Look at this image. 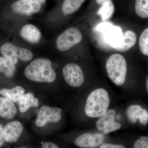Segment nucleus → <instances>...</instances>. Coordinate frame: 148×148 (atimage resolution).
<instances>
[{
	"instance_id": "f257e3e1",
	"label": "nucleus",
	"mask_w": 148,
	"mask_h": 148,
	"mask_svg": "<svg viewBox=\"0 0 148 148\" xmlns=\"http://www.w3.org/2000/svg\"><path fill=\"white\" fill-rule=\"evenodd\" d=\"M85 0H62L41 17L40 21L45 28L53 32L58 29L61 18L75 13ZM60 1V2H61Z\"/></svg>"
},
{
	"instance_id": "f03ea898",
	"label": "nucleus",
	"mask_w": 148,
	"mask_h": 148,
	"mask_svg": "<svg viewBox=\"0 0 148 148\" xmlns=\"http://www.w3.org/2000/svg\"><path fill=\"white\" fill-rule=\"evenodd\" d=\"M24 73L27 79L35 82L52 83L56 78L52 61L45 57L32 60L26 66Z\"/></svg>"
},
{
	"instance_id": "7ed1b4c3",
	"label": "nucleus",
	"mask_w": 148,
	"mask_h": 148,
	"mask_svg": "<svg viewBox=\"0 0 148 148\" xmlns=\"http://www.w3.org/2000/svg\"><path fill=\"white\" fill-rule=\"evenodd\" d=\"M110 104L108 91L102 88H96L88 96L85 106V113L91 118H100L108 110Z\"/></svg>"
},
{
	"instance_id": "20e7f679",
	"label": "nucleus",
	"mask_w": 148,
	"mask_h": 148,
	"mask_svg": "<svg viewBox=\"0 0 148 148\" xmlns=\"http://www.w3.org/2000/svg\"><path fill=\"white\" fill-rule=\"evenodd\" d=\"M83 37L82 32L79 28L69 27L55 36L50 42V46L55 51L65 52L80 43Z\"/></svg>"
},
{
	"instance_id": "39448f33",
	"label": "nucleus",
	"mask_w": 148,
	"mask_h": 148,
	"mask_svg": "<svg viewBox=\"0 0 148 148\" xmlns=\"http://www.w3.org/2000/svg\"><path fill=\"white\" fill-rule=\"evenodd\" d=\"M106 71L109 78L117 86H120L125 82L127 72L126 60L121 54L114 53L106 61Z\"/></svg>"
},
{
	"instance_id": "423d86ee",
	"label": "nucleus",
	"mask_w": 148,
	"mask_h": 148,
	"mask_svg": "<svg viewBox=\"0 0 148 148\" xmlns=\"http://www.w3.org/2000/svg\"><path fill=\"white\" fill-rule=\"evenodd\" d=\"M21 45L29 48L39 47L45 44L42 32L36 25L28 21L21 23L18 30Z\"/></svg>"
},
{
	"instance_id": "0eeeda50",
	"label": "nucleus",
	"mask_w": 148,
	"mask_h": 148,
	"mask_svg": "<svg viewBox=\"0 0 148 148\" xmlns=\"http://www.w3.org/2000/svg\"><path fill=\"white\" fill-rule=\"evenodd\" d=\"M45 6L34 0H14L11 10L21 19V23L28 21L31 17L42 12Z\"/></svg>"
},
{
	"instance_id": "6e6552de",
	"label": "nucleus",
	"mask_w": 148,
	"mask_h": 148,
	"mask_svg": "<svg viewBox=\"0 0 148 148\" xmlns=\"http://www.w3.org/2000/svg\"><path fill=\"white\" fill-rule=\"evenodd\" d=\"M0 51L4 57L15 65L19 60L24 62H29L32 61L34 57V52L31 48L19 44L6 42L1 47Z\"/></svg>"
},
{
	"instance_id": "1a4fd4ad",
	"label": "nucleus",
	"mask_w": 148,
	"mask_h": 148,
	"mask_svg": "<svg viewBox=\"0 0 148 148\" xmlns=\"http://www.w3.org/2000/svg\"><path fill=\"white\" fill-rule=\"evenodd\" d=\"M62 72L64 80L70 86L79 87L83 84L84 73L77 64L74 63L66 64L62 69Z\"/></svg>"
},
{
	"instance_id": "9d476101",
	"label": "nucleus",
	"mask_w": 148,
	"mask_h": 148,
	"mask_svg": "<svg viewBox=\"0 0 148 148\" xmlns=\"http://www.w3.org/2000/svg\"><path fill=\"white\" fill-rule=\"evenodd\" d=\"M62 110L58 108H50L44 106L42 107L37 114L36 124L38 127L45 126L48 122L57 123L61 120Z\"/></svg>"
},
{
	"instance_id": "9b49d317",
	"label": "nucleus",
	"mask_w": 148,
	"mask_h": 148,
	"mask_svg": "<svg viewBox=\"0 0 148 148\" xmlns=\"http://www.w3.org/2000/svg\"><path fill=\"white\" fill-rule=\"evenodd\" d=\"M105 139L106 138L103 134L84 133L79 135L75 139V144L79 148H95L103 144Z\"/></svg>"
},
{
	"instance_id": "f8f14e48",
	"label": "nucleus",
	"mask_w": 148,
	"mask_h": 148,
	"mask_svg": "<svg viewBox=\"0 0 148 148\" xmlns=\"http://www.w3.org/2000/svg\"><path fill=\"white\" fill-rule=\"evenodd\" d=\"M137 41L136 33L132 30H127L122 33L116 40L112 43V46L117 51L124 52L132 48Z\"/></svg>"
},
{
	"instance_id": "ddd939ff",
	"label": "nucleus",
	"mask_w": 148,
	"mask_h": 148,
	"mask_svg": "<svg viewBox=\"0 0 148 148\" xmlns=\"http://www.w3.org/2000/svg\"><path fill=\"white\" fill-rule=\"evenodd\" d=\"M126 114L128 120L132 123L137 122L138 120L141 124L145 126L148 122V112L142 108L139 105H130L127 107Z\"/></svg>"
},
{
	"instance_id": "4468645a",
	"label": "nucleus",
	"mask_w": 148,
	"mask_h": 148,
	"mask_svg": "<svg viewBox=\"0 0 148 148\" xmlns=\"http://www.w3.org/2000/svg\"><path fill=\"white\" fill-rule=\"evenodd\" d=\"M23 130V127L20 122L9 123L4 129L5 141L8 143H15L21 136Z\"/></svg>"
},
{
	"instance_id": "2eb2a0df",
	"label": "nucleus",
	"mask_w": 148,
	"mask_h": 148,
	"mask_svg": "<svg viewBox=\"0 0 148 148\" xmlns=\"http://www.w3.org/2000/svg\"><path fill=\"white\" fill-rule=\"evenodd\" d=\"M16 113V107L12 101L5 98H0V116L12 119Z\"/></svg>"
},
{
	"instance_id": "dca6fc26",
	"label": "nucleus",
	"mask_w": 148,
	"mask_h": 148,
	"mask_svg": "<svg viewBox=\"0 0 148 148\" xmlns=\"http://www.w3.org/2000/svg\"><path fill=\"white\" fill-rule=\"evenodd\" d=\"M18 102L19 110L22 113L27 112L32 107L37 108L39 104L38 99L30 92L23 94Z\"/></svg>"
},
{
	"instance_id": "f3484780",
	"label": "nucleus",
	"mask_w": 148,
	"mask_h": 148,
	"mask_svg": "<svg viewBox=\"0 0 148 148\" xmlns=\"http://www.w3.org/2000/svg\"><path fill=\"white\" fill-rule=\"evenodd\" d=\"M25 90L23 87L16 86L12 89H2L0 94L13 102H17L24 94Z\"/></svg>"
},
{
	"instance_id": "a211bd4d",
	"label": "nucleus",
	"mask_w": 148,
	"mask_h": 148,
	"mask_svg": "<svg viewBox=\"0 0 148 148\" xmlns=\"http://www.w3.org/2000/svg\"><path fill=\"white\" fill-rule=\"evenodd\" d=\"M115 110L110 109L108 110L103 116L100 117L96 123V127L99 131H103L106 125L114 121L115 116Z\"/></svg>"
},
{
	"instance_id": "6ab92c4d",
	"label": "nucleus",
	"mask_w": 148,
	"mask_h": 148,
	"mask_svg": "<svg viewBox=\"0 0 148 148\" xmlns=\"http://www.w3.org/2000/svg\"><path fill=\"white\" fill-rule=\"evenodd\" d=\"M15 70L14 64L3 56H0V73L4 74L8 77H11L14 75Z\"/></svg>"
},
{
	"instance_id": "aec40b11",
	"label": "nucleus",
	"mask_w": 148,
	"mask_h": 148,
	"mask_svg": "<svg viewBox=\"0 0 148 148\" xmlns=\"http://www.w3.org/2000/svg\"><path fill=\"white\" fill-rule=\"evenodd\" d=\"M115 8L113 3L111 1L103 3L98 10V14L103 21H107L112 17L114 12Z\"/></svg>"
},
{
	"instance_id": "412c9836",
	"label": "nucleus",
	"mask_w": 148,
	"mask_h": 148,
	"mask_svg": "<svg viewBox=\"0 0 148 148\" xmlns=\"http://www.w3.org/2000/svg\"><path fill=\"white\" fill-rule=\"evenodd\" d=\"M135 11L139 17L148 18V0H135Z\"/></svg>"
},
{
	"instance_id": "4be33fe9",
	"label": "nucleus",
	"mask_w": 148,
	"mask_h": 148,
	"mask_svg": "<svg viewBox=\"0 0 148 148\" xmlns=\"http://www.w3.org/2000/svg\"><path fill=\"white\" fill-rule=\"evenodd\" d=\"M139 47L143 55L148 56V27L140 35L139 40Z\"/></svg>"
},
{
	"instance_id": "5701e85b",
	"label": "nucleus",
	"mask_w": 148,
	"mask_h": 148,
	"mask_svg": "<svg viewBox=\"0 0 148 148\" xmlns=\"http://www.w3.org/2000/svg\"><path fill=\"white\" fill-rule=\"evenodd\" d=\"M121 127V125L120 123L116 122L114 121L106 125L102 132L104 135H107L111 132L119 130Z\"/></svg>"
},
{
	"instance_id": "b1692460",
	"label": "nucleus",
	"mask_w": 148,
	"mask_h": 148,
	"mask_svg": "<svg viewBox=\"0 0 148 148\" xmlns=\"http://www.w3.org/2000/svg\"><path fill=\"white\" fill-rule=\"evenodd\" d=\"M134 148H148V137L142 136L136 140L133 145Z\"/></svg>"
},
{
	"instance_id": "393cba45",
	"label": "nucleus",
	"mask_w": 148,
	"mask_h": 148,
	"mask_svg": "<svg viewBox=\"0 0 148 148\" xmlns=\"http://www.w3.org/2000/svg\"><path fill=\"white\" fill-rule=\"evenodd\" d=\"M100 148H125L124 146L120 145H115L113 144H102L99 147Z\"/></svg>"
},
{
	"instance_id": "a878e982",
	"label": "nucleus",
	"mask_w": 148,
	"mask_h": 148,
	"mask_svg": "<svg viewBox=\"0 0 148 148\" xmlns=\"http://www.w3.org/2000/svg\"><path fill=\"white\" fill-rule=\"evenodd\" d=\"M5 141L4 129H3L2 125L0 124V147L3 145Z\"/></svg>"
},
{
	"instance_id": "bb28decb",
	"label": "nucleus",
	"mask_w": 148,
	"mask_h": 148,
	"mask_svg": "<svg viewBox=\"0 0 148 148\" xmlns=\"http://www.w3.org/2000/svg\"><path fill=\"white\" fill-rule=\"evenodd\" d=\"M42 148H58V146L56 145L54 143L51 142H45L42 144Z\"/></svg>"
},
{
	"instance_id": "cd10ccee",
	"label": "nucleus",
	"mask_w": 148,
	"mask_h": 148,
	"mask_svg": "<svg viewBox=\"0 0 148 148\" xmlns=\"http://www.w3.org/2000/svg\"><path fill=\"white\" fill-rule=\"evenodd\" d=\"M111 1V0H96V1L98 4L102 5L103 3H105L106 1Z\"/></svg>"
},
{
	"instance_id": "c85d7f7f",
	"label": "nucleus",
	"mask_w": 148,
	"mask_h": 148,
	"mask_svg": "<svg viewBox=\"0 0 148 148\" xmlns=\"http://www.w3.org/2000/svg\"><path fill=\"white\" fill-rule=\"evenodd\" d=\"M34 1L38 2L42 4L43 5H44L45 6L47 0H34Z\"/></svg>"
},
{
	"instance_id": "c756f323",
	"label": "nucleus",
	"mask_w": 148,
	"mask_h": 148,
	"mask_svg": "<svg viewBox=\"0 0 148 148\" xmlns=\"http://www.w3.org/2000/svg\"><path fill=\"white\" fill-rule=\"evenodd\" d=\"M146 88H147V91L148 92V76L147 78V82H146Z\"/></svg>"
},
{
	"instance_id": "7c9ffc66",
	"label": "nucleus",
	"mask_w": 148,
	"mask_h": 148,
	"mask_svg": "<svg viewBox=\"0 0 148 148\" xmlns=\"http://www.w3.org/2000/svg\"><path fill=\"white\" fill-rule=\"evenodd\" d=\"M56 1L58 2H59L61 1H62V0H55Z\"/></svg>"
}]
</instances>
